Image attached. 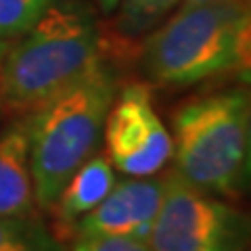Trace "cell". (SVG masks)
Here are the masks:
<instances>
[{"label": "cell", "instance_id": "6da1fadb", "mask_svg": "<svg viewBox=\"0 0 251 251\" xmlns=\"http://www.w3.org/2000/svg\"><path fill=\"white\" fill-rule=\"evenodd\" d=\"M105 59L103 31L80 0H52L0 63V113L23 117L88 75Z\"/></svg>", "mask_w": 251, "mask_h": 251}, {"label": "cell", "instance_id": "7a4b0ae2", "mask_svg": "<svg viewBox=\"0 0 251 251\" xmlns=\"http://www.w3.org/2000/svg\"><path fill=\"white\" fill-rule=\"evenodd\" d=\"M117 86V74L105 57L80 82L27 115L38 207L49 211L74 172L97 153Z\"/></svg>", "mask_w": 251, "mask_h": 251}, {"label": "cell", "instance_id": "3957f363", "mask_svg": "<svg viewBox=\"0 0 251 251\" xmlns=\"http://www.w3.org/2000/svg\"><path fill=\"white\" fill-rule=\"evenodd\" d=\"M251 88H222L182 100L170 117L174 172L222 199L241 195Z\"/></svg>", "mask_w": 251, "mask_h": 251}, {"label": "cell", "instance_id": "277c9868", "mask_svg": "<svg viewBox=\"0 0 251 251\" xmlns=\"http://www.w3.org/2000/svg\"><path fill=\"white\" fill-rule=\"evenodd\" d=\"M247 4H180L149 34L140 67L157 86H193L232 72L234 42Z\"/></svg>", "mask_w": 251, "mask_h": 251}, {"label": "cell", "instance_id": "5b68a950", "mask_svg": "<svg viewBox=\"0 0 251 251\" xmlns=\"http://www.w3.org/2000/svg\"><path fill=\"white\" fill-rule=\"evenodd\" d=\"M147 243L151 251H247L251 214L195 188L172 170Z\"/></svg>", "mask_w": 251, "mask_h": 251}, {"label": "cell", "instance_id": "8992f818", "mask_svg": "<svg viewBox=\"0 0 251 251\" xmlns=\"http://www.w3.org/2000/svg\"><path fill=\"white\" fill-rule=\"evenodd\" d=\"M103 138L107 159L126 176H155L172 159V134L145 82L117 86Z\"/></svg>", "mask_w": 251, "mask_h": 251}, {"label": "cell", "instance_id": "52a82bcc", "mask_svg": "<svg viewBox=\"0 0 251 251\" xmlns=\"http://www.w3.org/2000/svg\"><path fill=\"white\" fill-rule=\"evenodd\" d=\"M166 193L163 176H130L115 182L92 211L77 220L74 237H126L149 241Z\"/></svg>", "mask_w": 251, "mask_h": 251}, {"label": "cell", "instance_id": "ba28073f", "mask_svg": "<svg viewBox=\"0 0 251 251\" xmlns=\"http://www.w3.org/2000/svg\"><path fill=\"white\" fill-rule=\"evenodd\" d=\"M36 214L27 115L0 130V218Z\"/></svg>", "mask_w": 251, "mask_h": 251}, {"label": "cell", "instance_id": "9c48e42d", "mask_svg": "<svg viewBox=\"0 0 251 251\" xmlns=\"http://www.w3.org/2000/svg\"><path fill=\"white\" fill-rule=\"evenodd\" d=\"M115 182V168L105 153H94L88 157L65 182L57 201L49 209L57 224L59 237H72L77 220L97 207Z\"/></svg>", "mask_w": 251, "mask_h": 251}, {"label": "cell", "instance_id": "30bf717a", "mask_svg": "<svg viewBox=\"0 0 251 251\" xmlns=\"http://www.w3.org/2000/svg\"><path fill=\"white\" fill-rule=\"evenodd\" d=\"M182 0H117L111 29L113 57H138L140 44L151 31L174 13ZM103 42V46H109Z\"/></svg>", "mask_w": 251, "mask_h": 251}, {"label": "cell", "instance_id": "8fae6325", "mask_svg": "<svg viewBox=\"0 0 251 251\" xmlns=\"http://www.w3.org/2000/svg\"><path fill=\"white\" fill-rule=\"evenodd\" d=\"M0 251H61L59 239L31 216L0 218Z\"/></svg>", "mask_w": 251, "mask_h": 251}, {"label": "cell", "instance_id": "7c38bea8", "mask_svg": "<svg viewBox=\"0 0 251 251\" xmlns=\"http://www.w3.org/2000/svg\"><path fill=\"white\" fill-rule=\"evenodd\" d=\"M52 0H0V40L11 42L34 25Z\"/></svg>", "mask_w": 251, "mask_h": 251}, {"label": "cell", "instance_id": "4fadbf2b", "mask_svg": "<svg viewBox=\"0 0 251 251\" xmlns=\"http://www.w3.org/2000/svg\"><path fill=\"white\" fill-rule=\"evenodd\" d=\"M232 72H237L239 80L251 88V4H247L239 23L237 42H234Z\"/></svg>", "mask_w": 251, "mask_h": 251}, {"label": "cell", "instance_id": "5bb4252c", "mask_svg": "<svg viewBox=\"0 0 251 251\" xmlns=\"http://www.w3.org/2000/svg\"><path fill=\"white\" fill-rule=\"evenodd\" d=\"M69 251H151L147 241L126 237H75Z\"/></svg>", "mask_w": 251, "mask_h": 251}, {"label": "cell", "instance_id": "9a60e30c", "mask_svg": "<svg viewBox=\"0 0 251 251\" xmlns=\"http://www.w3.org/2000/svg\"><path fill=\"white\" fill-rule=\"evenodd\" d=\"M243 193H251V105H249V122H247V157L241 180V195Z\"/></svg>", "mask_w": 251, "mask_h": 251}, {"label": "cell", "instance_id": "2e32d148", "mask_svg": "<svg viewBox=\"0 0 251 251\" xmlns=\"http://www.w3.org/2000/svg\"><path fill=\"white\" fill-rule=\"evenodd\" d=\"M211 2H228V4H251V0H182L180 4H211Z\"/></svg>", "mask_w": 251, "mask_h": 251}, {"label": "cell", "instance_id": "e0dca14e", "mask_svg": "<svg viewBox=\"0 0 251 251\" xmlns=\"http://www.w3.org/2000/svg\"><path fill=\"white\" fill-rule=\"evenodd\" d=\"M97 4L105 15H111L115 11V6H117V0H97Z\"/></svg>", "mask_w": 251, "mask_h": 251}, {"label": "cell", "instance_id": "ac0fdd59", "mask_svg": "<svg viewBox=\"0 0 251 251\" xmlns=\"http://www.w3.org/2000/svg\"><path fill=\"white\" fill-rule=\"evenodd\" d=\"M6 49H9V42H6V40H0V63H2V59H4Z\"/></svg>", "mask_w": 251, "mask_h": 251}]
</instances>
